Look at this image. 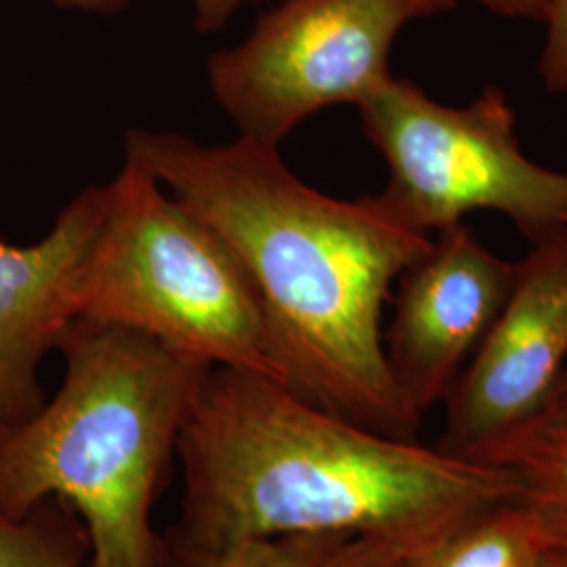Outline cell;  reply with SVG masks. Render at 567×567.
Masks as SVG:
<instances>
[{
    "instance_id": "6da1fadb",
    "label": "cell",
    "mask_w": 567,
    "mask_h": 567,
    "mask_svg": "<svg viewBox=\"0 0 567 567\" xmlns=\"http://www.w3.org/2000/svg\"><path fill=\"white\" fill-rule=\"evenodd\" d=\"M124 152L231 248L259 295L284 385L351 423L414 440L423 419L389 370L383 311L431 236L381 194H322L278 147L246 137L206 145L128 128Z\"/></svg>"
},
{
    "instance_id": "7a4b0ae2",
    "label": "cell",
    "mask_w": 567,
    "mask_h": 567,
    "mask_svg": "<svg viewBox=\"0 0 567 567\" xmlns=\"http://www.w3.org/2000/svg\"><path fill=\"white\" fill-rule=\"evenodd\" d=\"M185 496L175 564L305 534L437 545L517 498L519 477L351 423L252 372L210 368L177 442Z\"/></svg>"
},
{
    "instance_id": "3957f363",
    "label": "cell",
    "mask_w": 567,
    "mask_h": 567,
    "mask_svg": "<svg viewBox=\"0 0 567 567\" xmlns=\"http://www.w3.org/2000/svg\"><path fill=\"white\" fill-rule=\"evenodd\" d=\"M58 349L60 391L0 437V513L60 501L81 517L86 567H164L152 507L210 365L82 318Z\"/></svg>"
},
{
    "instance_id": "277c9868",
    "label": "cell",
    "mask_w": 567,
    "mask_h": 567,
    "mask_svg": "<svg viewBox=\"0 0 567 567\" xmlns=\"http://www.w3.org/2000/svg\"><path fill=\"white\" fill-rule=\"evenodd\" d=\"M103 192L79 318L282 383L259 295L224 238L131 158Z\"/></svg>"
},
{
    "instance_id": "5b68a950",
    "label": "cell",
    "mask_w": 567,
    "mask_h": 567,
    "mask_svg": "<svg viewBox=\"0 0 567 567\" xmlns=\"http://www.w3.org/2000/svg\"><path fill=\"white\" fill-rule=\"evenodd\" d=\"M358 112L389 168L381 196L414 229L433 238L475 213L505 215L529 243L567 227V173L522 150L503 89L446 105L389 76Z\"/></svg>"
},
{
    "instance_id": "8992f818",
    "label": "cell",
    "mask_w": 567,
    "mask_h": 567,
    "mask_svg": "<svg viewBox=\"0 0 567 567\" xmlns=\"http://www.w3.org/2000/svg\"><path fill=\"white\" fill-rule=\"evenodd\" d=\"M458 0H280L243 42L208 60V86L240 137L280 147L307 118L360 105L383 82L408 23Z\"/></svg>"
},
{
    "instance_id": "52a82bcc",
    "label": "cell",
    "mask_w": 567,
    "mask_h": 567,
    "mask_svg": "<svg viewBox=\"0 0 567 567\" xmlns=\"http://www.w3.org/2000/svg\"><path fill=\"white\" fill-rule=\"evenodd\" d=\"M567 368V227L529 243L507 303L446 400L440 447L487 458L532 425Z\"/></svg>"
},
{
    "instance_id": "ba28073f",
    "label": "cell",
    "mask_w": 567,
    "mask_h": 567,
    "mask_svg": "<svg viewBox=\"0 0 567 567\" xmlns=\"http://www.w3.org/2000/svg\"><path fill=\"white\" fill-rule=\"evenodd\" d=\"M517 264L494 255L466 224L435 234L398 280L385 353L416 416L446 402L507 303Z\"/></svg>"
},
{
    "instance_id": "9c48e42d",
    "label": "cell",
    "mask_w": 567,
    "mask_h": 567,
    "mask_svg": "<svg viewBox=\"0 0 567 567\" xmlns=\"http://www.w3.org/2000/svg\"><path fill=\"white\" fill-rule=\"evenodd\" d=\"M103 185L79 192L32 244L0 243V437L42 404L41 365L79 318Z\"/></svg>"
},
{
    "instance_id": "30bf717a",
    "label": "cell",
    "mask_w": 567,
    "mask_h": 567,
    "mask_svg": "<svg viewBox=\"0 0 567 567\" xmlns=\"http://www.w3.org/2000/svg\"><path fill=\"white\" fill-rule=\"evenodd\" d=\"M487 465L507 466L519 477V501L543 527L548 547L567 550V412L527 426Z\"/></svg>"
},
{
    "instance_id": "8fae6325",
    "label": "cell",
    "mask_w": 567,
    "mask_h": 567,
    "mask_svg": "<svg viewBox=\"0 0 567 567\" xmlns=\"http://www.w3.org/2000/svg\"><path fill=\"white\" fill-rule=\"evenodd\" d=\"M543 527L517 498L486 508L423 555V567H540Z\"/></svg>"
},
{
    "instance_id": "7c38bea8",
    "label": "cell",
    "mask_w": 567,
    "mask_h": 567,
    "mask_svg": "<svg viewBox=\"0 0 567 567\" xmlns=\"http://www.w3.org/2000/svg\"><path fill=\"white\" fill-rule=\"evenodd\" d=\"M63 511L44 501L23 517L0 513V567H84L86 534H74Z\"/></svg>"
},
{
    "instance_id": "4fadbf2b",
    "label": "cell",
    "mask_w": 567,
    "mask_h": 567,
    "mask_svg": "<svg viewBox=\"0 0 567 567\" xmlns=\"http://www.w3.org/2000/svg\"><path fill=\"white\" fill-rule=\"evenodd\" d=\"M341 534H305L274 540H255L229 548L203 567H320L326 557L343 545Z\"/></svg>"
},
{
    "instance_id": "5bb4252c",
    "label": "cell",
    "mask_w": 567,
    "mask_h": 567,
    "mask_svg": "<svg viewBox=\"0 0 567 567\" xmlns=\"http://www.w3.org/2000/svg\"><path fill=\"white\" fill-rule=\"evenodd\" d=\"M429 548L389 538L353 536L334 548L320 567H423Z\"/></svg>"
},
{
    "instance_id": "9a60e30c",
    "label": "cell",
    "mask_w": 567,
    "mask_h": 567,
    "mask_svg": "<svg viewBox=\"0 0 567 567\" xmlns=\"http://www.w3.org/2000/svg\"><path fill=\"white\" fill-rule=\"evenodd\" d=\"M63 11H81L93 16H116L128 7L131 0H51ZM194 2V25L203 34L219 32L234 13L246 4L257 0H192Z\"/></svg>"
},
{
    "instance_id": "2e32d148",
    "label": "cell",
    "mask_w": 567,
    "mask_h": 567,
    "mask_svg": "<svg viewBox=\"0 0 567 567\" xmlns=\"http://www.w3.org/2000/svg\"><path fill=\"white\" fill-rule=\"evenodd\" d=\"M538 74L550 95H567V0H553Z\"/></svg>"
},
{
    "instance_id": "e0dca14e",
    "label": "cell",
    "mask_w": 567,
    "mask_h": 567,
    "mask_svg": "<svg viewBox=\"0 0 567 567\" xmlns=\"http://www.w3.org/2000/svg\"><path fill=\"white\" fill-rule=\"evenodd\" d=\"M487 11L511 18V20H532L545 23L553 0H473Z\"/></svg>"
},
{
    "instance_id": "ac0fdd59",
    "label": "cell",
    "mask_w": 567,
    "mask_h": 567,
    "mask_svg": "<svg viewBox=\"0 0 567 567\" xmlns=\"http://www.w3.org/2000/svg\"><path fill=\"white\" fill-rule=\"evenodd\" d=\"M567 412V368L566 372L561 374V379H559V383L555 386V391H553V395H550V400H548L547 408L543 410V414L536 419V421H543V419H548V416H557V414H564ZM534 421V423H536ZM532 423V425H534Z\"/></svg>"
},
{
    "instance_id": "d6986e66",
    "label": "cell",
    "mask_w": 567,
    "mask_h": 567,
    "mask_svg": "<svg viewBox=\"0 0 567 567\" xmlns=\"http://www.w3.org/2000/svg\"><path fill=\"white\" fill-rule=\"evenodd\" d=\"M540 567H567L566 548L548 547L543 561H540Z\"/></svg>"
}]
</instances>
